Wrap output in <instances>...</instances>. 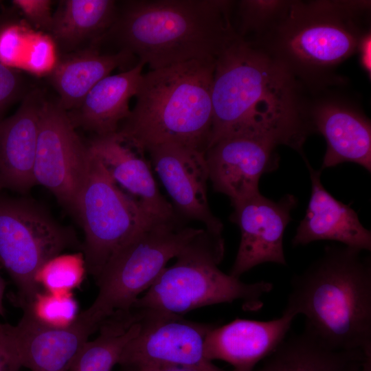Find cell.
Listing matches in <instances>:
<instances>
[{
    "instance_id": "6da1fadb",
    "label": "cell",
    "mask_w": 371,
    "mask_h": 371,
    "mask_svg": "<svg viewBox=\"0 0 371 371\" xmlns=\"http://www.w3.org/2000/svg\"><path fill=\"white\" fill-rule=\"evenodd\" d=\"M211 100L208 147L225 137L246 134L289 146L306 158L302 148L313 131L302 85L239 35L216 58Z\"/></svg>"
},
{
    "instance_id": "7a4b0ae2",
    "label": "cell",
    "mask_w": 371,
    "mask_h": 371,
    "mask_svg": "<svg viewBox=\"0 0 371 371\" xmlns=\"http://www.w3.org/2000/svg\"><path fill=\"white\" fill-rule=\"evenodd\" d=\"M234 1L137 0L123 3L102 37L148 65L150 70L216 59L238 34L231 21Z\"/></svg>"
},
{
    "instance_id": "3957f363",
    "label": "cell",
    "mask_w": 371,
    "mask_h": 371,
    "mask_svg": "<svg viewBox=\"0 0 371 371\" xmlns=\"http://www.w3.org/2000/svg\"><path fill=\"white\" fill-rule=\"evenodd\" d=\"M345 245L327 246L295 275L284 308L335 350L371 356V258Z\"/></svg>"
},
{
    "instance_id": "277c9868",
    "label": "cell",
    "mask_w": 371,
    "mask_h": 371,
    "mask_svg": "<svg viewBox=\"0 0 371 371\" xmlns=\"http://www.w3.org/2000/svg\"><path fill=\"white\" fill-rule=\"evenodd\" d=\"M215 61L193 60L143 74L135 105L117 132L145 150L176 144L205 153Z\"/></svg>"
},
{
    "instance_id": "5b68a950",
    "label": "cell",
    "mask_w": 371,
    "mask_h": 371,
    "mask_svg": "<svg viewBox=\"0 0 371 371\" xmlns=\"http://www.w3.org/2000/svg\"><path fill=\"white\" fill-rule=\"evenodd\" d=\"M370 10V1H291L282 19L254 44L302 85L324 82L357 52L370 30L364 25Z\"/></svg>"
},
{
    "instance_id": "8992f818",
    "label": "cell",
    "mask_w": 371,
    "mask_h": 371,
    "mask_svg": "<svg viewBox=\"0 0 371 371\" xmlns=\"http://www.w3.org/2000/svg\"><path fill=\"white\" fill-rule=\"evenodd\" d=\"M225 252L222 236L205 229L194 236L131 307L181 315L209 305L242 302L245 311L262 308V297L273 289L261 280L245 283L218 267Z\"/></svg>"
},
{
    "instance_id": "52a82bcc",
    "label": "cell",
    "mask_w": 371,
    "mask_h": 371,
    "mask_svg": "<svg viewBox=\"0 0 371 371\" xmlns=\"http://www.w3.org/2000/svg\"><path fill=\"white\" fill-rule=\"evenodd\" d=\"M203 229L187 225L179 216L152 222L112 254L96 278L95 300L82 313L99 328L113 313L129 310Z\"/></svg>"
},
{
    "instance_id": "ba28073f",
    "label": "cell",
    "mask_w": 371,
    "mask_h": 371,
    "mask_svg": "<svg viewBox=\"0 0 371 371\" xmlns=\"http://www.w3.org/2000/svg\"><path fill=\"white\" fill-rule=\"evenodd\" d=\"M89 151L75 214L85 232L87 271L96 278L117 249L158 218L124 192L90 148Z\"/></svg>"
},
{
    "instance_id": "9c48e42d",
    "label": "cell",
    "mask_w": 371,
    "mask_h": 371,
    "mask_svg": "<svg viewBox=\"0 0 371 371\" xmlns=\"http://www.w3.org/2000/svg\"><path fill=\"white\" fill-rule=\"evenodd\" d=\"M74 245V236L41 206L0 192V262L23 308L41 291L35 280L38 269Z\"/></svg>"
},
{
    "instance_id": "30bf717a",
    "label": "cell",
    "mask_w": 371,
    "mask_h": 371,
    "mask_svg": "<svg viewBox=\"0 0 371 371\" xmlns=\"http://www.w3.org/2000/svg\"><path fill=\"white\" fill-rule=\"evenodd\" d=\"M143 313L141 329L124 348L118 364L131 371H234L223 370L205 357V338L213 324L187 320L181 315Z\"/></svg>"
},
{
    "instance_id": "8fae6325",
    "label": "cell",
    "mask_w": 371,
    "mask_h": 371,
    "mask_svg": "<svg viewBox=\"0 0 371 371\" xmlns=\"http://www.w3.org/2000/svg\"><path fill=\"white\" fill-rule=\"evenodd\" d=\"M89 153V145L76 133L67 111L58 102L45 98L39 119L35 182L47 188L74 214Z\"/></svg>"
},
{
    "instance_id": "7c38bea8",
    "label": "cell",
    "mask_w": 371,
    "mask_h": 371,
    "mask_svg": "<svg viewBox=\"0 0 371 371\" xmlns=\"http://www.w3.org/2000/svg\"><path fill=\"white\" fill-rule=\"evenodd\" d=\"M297 204L293 194L276 201L260 192L232 204L229 219L239 227L240 240L229 274L240 278L260 264L286 265L283 236Z\"/></svg>"
},
{
    "instance_id": "4fadbf2b",
    "label": "cell",
    "mask_w": 371,
    "mask_h": 371,
    "mask_svg": "<svg viewBox=\"0 0 371 371\" xmlns=\"http://www.w3.org/2000/svg\"><path fill=\"white\" fill-rule=\"evenodd\" d=\"M146 151L176 214L199 221L207 232L222 236L223 225L214 215L208 203L209 175L205 153L176 144L157 145Z\"/></svg>"
},
{
    "instance_id": "5bb4252c",
    "label": "cell",
    "mask_w": 371,
    "mask_h": 371,
    "mask_svg": "<svg viewBox=\"0 0 371 371\" xmlns=\"http://www.w3.org/2000/svg\"><path fill=\"white\" fill-rule=\"evenodd\" d=\"M278 145L246 134L220 139L205 153L209 180L214 191L233 204L259 193L261 177L278 168Z\"/></svg>"
},
{
    "instance_id": "9a60e30c",
    "label": "cell",
    "mask_w": 371,
    "mask_h": 371,
    "mask_svg": "<svg viewBox=\"0 0 371 371\" xmlns=\"http://www.w3.org/2000/svg\"><path fill=\"white\" fill-rule=\"evenodd\" d=\"M89 146L116 184L148 214L162 220L179 216L159 191L144 148L117 132L95 136Z\"/></svg>"
},
{
    "instance_id": "2e32d148",
    "label": "cell",
    "mask_w": 371,
    "mask_h": 371,
    "mask_svg": "<svg viewBox=\"0 0 371 371\" xmlns=\"http://www.w3.org/2000/svg\"><path fill=\"white\" fill-rule=\"evenodd\" d=\"M98 327L82 312L70 326L52 327L26 309L13 331L17 361L30 371H69L89 336Z\"/></svg>"
},
{
    "instance_id": "e0dca14e",
    "label": "cell",
    "mask_w": 371,
    "mask_h": 371,
    "mask_svg": "<svg viewBox=\"0 0 371 371\" xmlns=\"http://www.w3.org/2000/svg\"><path fill=\"white\" fill-rule=\"evenodd\" d=\"M308 116L313 133L326 141L321 170L350 162L371 172V124L352 104L326 98L308 104Z\"/></svg>"
},
{
    "instance_id": "ac0fdd59",
    "label": "cell",
    "mask_w": 371,
    "mask_h": 371,
    "mask_svg": "<svg viewBox=\"0 0 371 371\" xmlns=\"http://www.w3.org/2000/svg\"><path fill=\"white\" fill-rule=\"evenodd\" d=\"M295 317L284 310L281 317L269 321L236 318L214 325L205 338V357L225 361L234 371H254L284 339Z\"/></svg>"
},
{
    "instance_id": "d6986e66",
    "label": "cell",
    "mask_w": 371,
    "mask_h": 371,
    "mask_svg": "<svg viewBox=\"0 0 371 371\" xmlns=\"http://www.w3.org/2000/svg\"><path fill=\"white\" fill-rule=\"evenodd\" d=\"M309 172L311 193L306 214L292 239L293 246L319 240L339 242L361 251L371 250V232L359 221L357 213L330 194L321 181V170L304 159Z\"/></svg>"
},
{
    "instance_id": "ffe728a7",
    "label": "cell",
    "mask_w": 371,
    "mask_h": 371,
    "mask_svg": "<svg viewBox=\"0 0 371 371\" xmlns=\"http://www.w3.org/2000/svg\"><path fill=\"white\" fill-rule=\"evenodd\" d=\"M44 100L39 90L28 92L16 111L0 122V192L24 193L36 185L34 168Z\"/></svg>"
},
{
    "instance_id": "44dd1931",
    "label": "cell",
    "mask_w": 371,
    "mask_h": 371,
    "mask_svg": "<svg viewBox=\"0 0 371 371\" xmlns=\"http://www.w3.org/2000/svg\"><path fill=\"white\" fill-rule=\"evenodd\" d=\"M144 67L137 62L129 69L99 81L76 109L67 112L74 126L90 131L95 136L117 132L130 114L129 101L137 93Z\"/></svg>"
},
{
    "instance_id": "7402d4cb",
    "label": "cell",
    "mask_w": 371,
    "mask_h": 371,
    "mask_svg": "<svg viewBox=\"0 0 371 371\" xmlns=\"http://www.w3.org/2000/svg\"><path fill=\"white\" fill-rule=\"evenodd\" d=\"M370 357L361 350L333 349L304 328L286 337L255 371H359Z\"/></svg>"
},
{
    "instance_id": "603a6c76",
    "label": "cell",
    "mask_w": 371,
    "mask_h": 371,
    "mask_svg": "<svg viewBox=\"0 0 371 371\" xmlns=\"http://www.w3.org/2000/svg\"><path fill=\"white\" fill-rule=\"evenodd\" d=\"M134 57L125 50L101 54L95 48H89L59 58L48 75L59 95L58 102L66 111L76 109L99 81Z\"/></svg>"
},
{
    "instance_id": "cb8c5ba5",
    "label": "cell",
    "mask_w": 371,
    "mask_h": 371,
    "mask_svg": "<svg viewBox=\"0 0 371 371\" xmlns=\"http://www.w3.org/2000/svg\"><path fill=\"white\" fill-rule=\"evenodd\" d=\"M112 0H64L53 13L49 32L56 45L71 49L87 39L102 38L113 24Z\"/></svg>"
},
{
    "instance_id": "d4e9b609",
    "label": "cell",
    "mask_w": 371,
    "mask_h": 371,
    "mask_svg": "<svg viewBox=\"0 0 371 371\" xmlns=\"http://www.w3.org/2000/svg\"><path fill=\"white\" fill-rule=\"evenodd\" d=\"M137 319L131 311H127L103 320L99 335L85 344L69 371H111L126 346L139 332L141 323Z\"/></svg>"
},
{
    "instance_id": "484cf974",
    "label": "cell",
    "mask_w": 371,
    "mask_h": 371,
    "mask_svg": "<svg viewBox=\"0 0 371 371\" xmlns=\"http://www.w3.org/2000/svg\"><path fill=\"white\" fill-rule=\"evenodd\" d=\"M43 33L26 25L8 20L0 27V63L30 73L40 47Z\"/></svg>"
},
{
    "instance_id": "4316f807",
    "label": "cell",
    "mask_w": 371,
    "mask_h": 371,
    "mask_svg": "<svg viewBox=\"0 0 371 371\" xmlns=\"http://www.w3.org/2000/svg\"><path fill=\"white\" fill-rule=\"evenodd\" d=\"M86 271L82 253L60 254L38 269L35 280L46 292L70 293L81 284Z\"/></svg>"
},
{
    "instance_id": "83f0119b",
    "label": "cell",
    "mask_w": 371,
    "mask_h": 371,
    "mask_svg": "<svg viewBox=\"0 0 371 371\" xmlns=\"http://www.w3.org/2000/svg\"><path fill=\"white\" fill-rule=\"evenodd\" d=\"M291 1L243 0L238 3V26L242 38L252 34L255 43L268 34L282 19Z\"/></svg>"
},
{
    "instance_id": "f1b7e54d",
    "label": "cell",
    "mask_w": 371,
    "mask_h": 371,
    "mask_svg": "<svg viewBox=\"0 0 371 371\" xmlns=\"http://www.w3.org/2000/svg\"><path fill=\"white\" fill-rule=\"evenodd\" d=\"M23 309L43 324L57 328L71 325L79 315L78 302L71 292L39 291Z\"/></svg>"
},
{
    "instance_id": "f546056e",
    "label": "cell",
    "mask_w": 371,
    "mask_h": 371,
    "mask_svg": "<svg viewBox=\"0 0 371 371\" xmlns=\"http://www.w3.org/2000/svg\"><path fill=\"white\" fill-rule=\"evenodd\" d=\"M24 87L19 71L0 63V122L8 108L23 95Z\"/></svg>"
},
{
    "instance_id": "4dcf8cb0",
    "label": "cell",
    "mask_w": 371,
    "mask_h": 371,
    "mask_svg": "<svg viewBox=\"0 0 371 371\" xmlns=\"http://www.w3.org/2000/svg\"><path fill=\"white\" fill-rule=\"evenodd\" d=\"M14 6L25 16L29 23L43 30L49 31L53 14L50 0H13Z\"/></svg>"
},
{
    "instance_id": "1f68e13d",
    "label": "cell",
    "mask_w": 371,
    "mask_h": 371,
    "mask_svg": "<svg viewBox=\"0 0 371 371\" xmlns=\"http://www.w3.org/2000/svg\"><path fill=\"white\" fill-rule=\"evenodd\" d=\"M14 365L20 366L17 361L13 325L0 324V371H10Z\"/></svg>"
},
{
    "instance_id": "d6a6232c",
    "label": "cell",
    "mask_w": 371,
    "mask_h": 371,
    "mask_svg": "<svg viewBox=\"0 0 371 371\" xmlns=\"http://www.w3.org/2000/svg\"><path fill=\"white\" fill-rule=\"evenodd\" d=\"M357 52L359 55V61L362 69L369 76L371 74V34L366 32L361 38Z\"/></svg>"
},
{
    "instance_id": "836d02e7",
    "label": "cell",
    "mask_w": 371,
    "mask_h": 371,
    "mask_svg": "<svg viewBox=\"0 0 371 371\" xmlns=\"http://www.w3.org/2000/svg\"><path fill=\"white\" fill-rule=\"evenodd\" d=\"M5 289V282L3 279L0 276V315L5 314V310L3 307V295Z\"/></svg>"
},
{
    "instance_id": "e575fe53",
    "label": "cell",
    "mask_w": 371,
    "mask_h": 371,
    "mask_svg": "<svg viewBox=\"0 0 371 371\" xmlns=\"http://www.w3.org/2000/svg\"><path fill=\"white\" fill-rule=\"evenodd\" d=\"M138 371H186L181 369L176 368H165V369H152V370H138Z\"/></svg>"
},
{
    "instance_id": "d590c367",
    "label": "cell",
    "mask_w": 371,
    "mask_h": 371,
    "mask_svg": "<svg viewBox=\"0 0 371 371\" xmlns=\"http://www.w3.org/2000/svg\"><path fill=\"white\" fill-rule=\"evenodd\" d=\"M21 367L19 365H14L10 371H19Z\"/></svg>"
},
{
    "instance_id": "8d00e7d4",
    "label": "cell",
    "mask_w": 371,
    "mask_h": 371,
    "mask_svg": "<svg viewBox=\"0 0 371 371\" xmlns=\"http://www.w3.org/2000/svg\"><path fill=\"white\" fill-rule=\"evenodd\" d=\"M6 21H8L7 19H5L4 17H1L0 16V27L1 26V25L3 23H4Z\"/></svg>"
}]
</instances>
